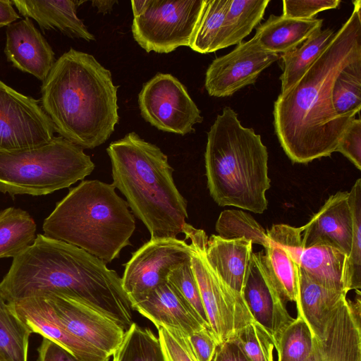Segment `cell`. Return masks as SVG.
I'll list each match as a JSON object with an SVG mask.
<instances>
[{
    "label": "cell",
    "instance_id": "cell-26",
    "mask_svg": "<svg viewBox=\"0 0 361 361\" xmlns=\"http://www.w3.org/2000/svg\"><path fill=\"white\" fill-rule=\"evenodd\" d=\"M347 255L332 246L316 244L304 248L299 267L323 287L345 292L344 277Z\"/></svg>",
    "mask_w": 361,
    "mask_h": 361
},
{
    "label": "cell",
    "instance_id": "cell-31",
    "mask_svg": "<svg viewBox=\"0 0 361 361\" xmlns=\"http://www.w3.org/2000/svg\"><path fill=\"white\" fill-rule=\"evenodd\" d=\"M31 334L0 293V361H27Z\"/></svg>",
    "mask_w": 361,
    "mask_h": 361
},
{
    "label": "cell",
    "instance_id": "cell-3",
    "mask_svg": "<svg viewBox=\"0 0 361 361\" xmlns=\"http://www.w3.org/2000/svg\"><path fill=\"white\" fill-rule=\"evenodd\" d=\"M118 87L94 56L71 48L42 82L39 102L55 132L82 149H94L118 122Z\"/></svg>",
    "mask_w": 361,
    "mask_h": 361
},
{
    "label": "cell",
    "instance_id": "cell-21",
    "mask_svg": "<svg viewBox=\"0 0 361 361\" xmlns=\"http://www.w3.org/2000/svg\"><path fill=\"white\" fill-rule=\"evenodd\" d=\"M130 305L149 319L157 329L160 326L172 328L188 336L204 327L168 281L131 302Z\"/></svg>",
    "mask_w": 361,
    "mask_h": 361
},
{
    "label": "cell",
    "instance_id": "cell-43",
    "mask_svg": "<svg viewBox=\"0 0 361 361\" xmlns=\"http://www.w3.org/2000/svg\"><path fill=\"white\" fill-rule=\"evenodd\" d=\"M38 353L37 361H81L61 345L46 338H43Z\"/></svg>",
    "mask_w": 361,
    "mask_h": 361
},
{
    "label": "cell",
    "instance_id": "cell-20",
    "mask_svg": "<svg viewBox=\"0 0 361 361\" xmlns=\"http://www.w3.org/2000/svg\"><path fill=\"white\" fill-rule=\"evenodd\" d=\"M302 228L304 248L324 244L338 249L348 257L353 234L348 192H338L331 195Z\"/></svg>",
    "mask_w": 361,
    "mask_h": 361
},
{
    "label": "cell",
    "instance_id": "cell-41",
    "mask_svg": "<svg viewBox=\"0 0 361 361\" xmlns=\"http://www.w3.org/2000/svg\"><path fill=\"white\" fill-rule=\"evenodd\" d=\"M336 152L348 159L361 170V120L354 118L340 140Z\"/></svg>",
    "mask_w": 361,
    "mask_h": 361
},
{
    "label": "cell",
    "instance_id": "cell-23",
    "mask_svg": "<svg viewBox=\"0 0 361 361\" xmlns=\"http://www.w3.org/2000/svg\"><path fill=\"white\" fill-rule=\"evenodd\" d=\"M252 253V243L245 238L225 239L212 235L206 257L218 276L235 292L241 294Z\"/></svg>",
    "mask_w": 361,
    "mask_h": 361
},
{
    "label": "cell",
    "instance_id": "cell-16",
    "mask_svg": "<svg viewBox=\"0 0 361 361\" xmlns=\"http://www.w3.org/2000/svg\"><path fill=\"white\" fill-rule=\"evenodd\" d=\"M302 226L274 224L267 231L264 259L276 287L286 301H298V267L304 249Z\"/></svg>",
    "mask_w": 361,
    "mask_h": 361
},
{
    "label": "cell",
    "instance_id": "cell-12",
    "mask_svg": "<svg viewBox=\"0 0 361 361\" xmlns=\"http://www.w3.org/2000/svg\"><path fill=\"white\" fill-rule=\"evenodd\" d=\"M185 240L150 238L125 264L122 288L130 302L168 281L170 272L191 258Z\"/></svg>",
    "mask_w": 361,
    "mask_h": 361
},
{
    "label": "cell",
    "instance_id": "cell-4",
    "mask_svg": "<svg viewBox=\"0 0 361 361\" xmlns=\"http://www.w3.org/2000/svg\"><path fill=\"white\" fill-rule=\"evenodd\" d=\"M113 185L126 198L151 238H176L183 233L188 203L178 190L167 156L136 133L110 143L106 149Z\"/></svg>",
    "mask_w": 361,
    "mask_h": 361
},
{
    "label": "cell",
    "instance_id": "cell-5",
    "mask_svg": "<svg viewBox=\"0 0 361 361\" xmlns=\"http://www.w3.org/2000/svg\"><path fill=\"white\" fill-rule=\"evenodd\" d=\"M207 188L221 207L262 214L270 188L268 152L261 135L243 126L229 106L218 114L207 133L204 153Z\"/></svg>",
    "mask_w": 361,
    "mask_h": 361
},
{
    "label": "cell",
    "instance_id": "cell-27",
    "mask_svg": "<svg viewBox=\"0 0 361 361\" xmlns=\"http://www.w3.org/2000/svg\"><path fill=\"white\" fill-rule=\"evenodd\" d=\"M335 31L320 29L294 50L281 54L283 73L280 76L281 92L292 87L307 71L333 39Z\"/></svg>",
    "mask_w": 361,
    "mask_h": 361
},
{
    "label": "cell",
    "instance_id": "cell-35",
    "mask_svg": "<svg viewBox=\"0 0 361 361\" xmlns=\"http://www.w3.org/2000/svg\"><path fill=\"white\" fill-rule=\"evenodd\" d=\"M218 235L225 239L245 238L264 248L268 245L267 231L249 214L240 210L223 211L216 223Z\"/></svg>",
    "mask_w": 361,
    "mask_h": 361
},
{
    "label": "cell",
    "instance_id": "cell-11",
    "mask_svg": "<svg viewBox=\"0 0 361 361\" xmlns=\"http://www.w3.org/2000/svg\"><path fill=\"white\" fill-rule=\"evenodd\" d=\"M54 127L39 100L0 80V152L38 147L54 137Z\"/></svg>",
    "mask_w": 361,
    "mask_h": 361
},
{
    "label": "cell",
    "instance_id": "cell-17",
    "mask_svg": "<svg viewBox=\"0 0 361 361\" xmlns=\"http://www.w3.org/2000/svg\"><path fill=\"white\" fill-rule=\"evenodd\" d=\"M360 317L353 312L346 297L331 312L321 338L313 336L305 361H361Z\"/></svg>",
    "mask_w": 361,
    "mask_h": 361
},
{
    "label": "cell",
    "instance_id": "cell-38",
    "mask_svg": "<svg viewBox=\"0 0 361 361\" xmlns=\"http://www.w3.org/2000/svg\"><path fill=\"white\" fill-rule=\"evenodd\" d=\"M168 282L180 294L201 324L209 329L190 259L173 269L168 276Z\"/></svg>",
    "mask_w": 361,
    "mask_h": 361
},
{
    "label": "cell",
    "instance_id": "cell-22",
    "mask_svg": "<svg viewBox=\"0 0 361 361\" xmlns=\"http://www.w3.org/2000/svg\"><path fill=\"white\" fill-rule=\"evenodd\" d=\"M12 4L25 18L34 19L44 30H54L71 38L87 42L94 36L77 16V7L84 3L75 0H13Z\"/></svg>",
    "mask_w": 361,
    "mask_h": 361
},
{
    "label": "cell",
    "instance_id": "cell-1",
    "mask_svg": "<svg viewBox=\"0 0 361 361\" xmlns=\"http://www.w3.org/2000/svg\"><path fill=\"white\" fill-rule=\"evenodd\" d=\"M323 52L274 104L275 133L288 157L307 164L336 152L353 120L336 113L332 87L341 71L361 59V1Z\"/></svg>",
    "mask_w": 361,
    "mask_h": 361
},
{
    "label": "cell",
    "instance_id": "cell-39",
    "mask_svg": "<svg viewBox=\"0 0 361 361\" xmlns=\"http://www.w3.org/2000/svg\"><path fill=\"white\" fill-rule=\"evenodd\" d=\"M157 330L164 361H197L187 336L176 329L165 326H160Z\"/></svg>",
    "mask_w": 361,
    "mask_h": 361
},
{
    "label": "cell",
    "instance_id": "cell-9",
    "mask_svg": "<svg viewBox=\"0 0 361 361\" xmlns=\"http://www.w3.org/2000/svg\"><path fill=\"white\" fill-rule=\"evenodd\" d=\"M204 0L131 1L134 39L147 52L189 47Z\"/></svg>",
    "mask_w": 361,
    "mask_h": 361
},
{
    "label": "cell",
    "instance_id": "cell-32",
    "mask_svg": "<svg viewBox=\"0 0 361 361\" xmlns=\"http://www.w3.org/2000/svg\"><path fill=\"white\" fill-rule=\"evenodd\" d=\"M334 110L341 117L353 120L361 108V59L345 67L332 87Z\"/></svg>",
    "mask_w": 361,
    "mask_h": 361
},
{
    "label": "cell",
    "instance_id": "cell-40",
    "mask_svg": "<svg viewBox=\"0 0 361 361\" xmlns=\"http://www.w3.org/2000/svg\"><path fill=\"white\" fill-rule=\"evenodd\" d=\"M340 0H283V16L291 18L310 20L319 12L336 8Z\"/></svg>",
    "mask_w": 361,
    "mask_h": 361
},
{
    "label": "cell",
    "instance_id": "cell-14",
    "mask_svg": "<svg viewBox=\"0 0 361 361\" xmlns=\"http://www.w3.org/2000/svg\"><path fill=\"white\" fill-rule=\"evenodd\" d=\"M241 295L254 319L272 337L274 346L292 317L267 266L263 252H253Z\"/></svg>",
    "mask_w": 361,
    "mask_h": 361
},
{
    "label": "cell",
    "instance_id": "cell-10",
    "mask_svg": "<svg viewBox=\"0 0 361 361\" xmlns=\"http://www.w3.org/2000/svg\"><path fill=\"white\" fill-rule=\"evenodd\" d=\"M138 104L142 117L164 132L184 135L203 121L185 85L169 73H158L143 84Z\"/></svg>",
    "mask_w": 361,
    "mask_h": 361
},
{
    "label": "cell",
    "instance_id": "cell-46",
    "mask_svg": "<svg viewBox=\"0 0 361 361\" xmlns=\"http://www.w3.org/2000/svg\"><path fill=\"white\" fill-rule=\"evenodd\" d=\"M117 3L115 0H94L92 1V6L95 7L99 13L106 14L112 11L114 5Z\"/></svg>",
    "mask_w": 361,
    "mask_h": 361
},
{
    "label": "cell",
    "instance_id": "cell-45",
    "mask_svg": "<svg viewBox=\"0 0 361 361\" xmlns=\"http://www.w3.org/2000/svg\"><path fill=\"white\" fill-rule=\"evenodd\" d=\"M20 18L10 0H0V27L8 26Z\"/></svg>",
    "mask_w": 361,
    "mask_h": 361
},
{
    "label": "cell",
    "instance_id": "cell-6",
    "mask_svg": "<svg viewBox=\"0 0 361 361\" xmlns=\"http://www.w3.org/2000/svg\"><path fill=\"white\" fill-rule=\"evenodd\" d=\"M42 228L45 236L78 247L107 264L131 245L135 220L113 184L89 180L69 190Z\"/></svg>",
    "mask_w": 361,
    "mask_h": 361
},
{
    "label": "cell",
    "instance_id": "cell-29",
    "mask_svg": "<svg viewBox=\"0 0 361 361\" xmlns=\"http://www.w3.org/2000/svg\"><path fill=\"white\" fill-rule=\"evenodd\" d=\"M36 224L25 211L8 207L0 212V259L15 257L35 240Z\"/></svg>",
    "mask_w": 361,
    "mask_h": 361
},
{
    "label": "cell",
    "instance_id": "cell-7",
    "mask_svg": "<svg viewBox=\"0 0 361 361\" xmlns=\"http://www.w3.org/2000/svg\"><path fill=\"white\" fill-rule=\"evenodd\" d=\"M94 164L83 149L61 136L20 151L0 152V191L34 196L52 193L83 180Z\"/></svg>",
    "mask_w": 361,
    "mask_h": 361
},
{
    "label": "cell",
    "instance_id": "cell-13",
    "mask_svg": "<svg viewBox=\"0 0 361 361\" xmlns=\"http://www.w3.org/2000/svg\"><path fill=\"white\" fill-rule=\"evenodd\" d=\"M279 58V54L264 50L254 36L211 63L205 74V88L212 97L231 96L255 84L261 73Z\"/></svg>",
    "mask_w": 361,
    "mask_h": 361
},
{
    "label": "cell",
    "instance_id": "cell-34",
    "mask_svg": "<svg viewBox=\"0 0 361 361\" xmlns=\"http://www.w3.org/2000/svg\"><path fill=\"white\" fill-rule=\"evenodd\" d=\"M348 202L352 214L353 234L350 252L346 259L345 292L361 288V178H358L350 192Z\"/></svg>",
    "mask_w": 361,
    "mask_h": 361
},
{
    "label": "cell",
    "instance_id": "cell-37",
    "mask_svg": "<svg viewBox=\"0 0 361 361\" xmlns=\"http://www.w3.org/2000/svg\"><path fill=\"white\" fill-rule=\"evenodd\" d=\"M246 361H274V343L271 335L252 322L240 329L232 339Z\"/></svg>",
    "mask_w": 361,
    "mask_h": 361
},
{
    "label": "cell",
    "instance_id": "cell-28",
    "mask_svg": "<svg viewBox=\"0 0 361 361\" xmlns=\"http://www.w3.org/2000/svg\"><path fill=\"white\" fill-rule=\"evenodd\" d=\"M269 0H230L220 49L238 45L263 18Z\"/></svg>",
    "mask_w": 361,
    "mask_h": 361
},
{
    "label": "cell",
    "instance_id": "cell-19",
    "mask_svg": "<svg viewBox=\"0 0 361 361\" xmlns=\"http://www.w3.org/2000/svg\"><path fill=\"white\" fill-rule=\"evenodd\" d=\"M6 35L7 61L43 82L56 62L55 54L32 20L25 18L8 25Z\"/></svg>",
    "mask_w": 361,
    "mask_h": 361
},
{
    "label": "cell",
    "instance_id": "cell-2",
    "mask_svg": "<svg viewBox=\"0 0 361 361\" xmlns=\"http://www.w3.org/2000/svg\"><path fill=\"white\" fill-rule=\"evenodd\" d=\"M7 302L49 294L65 296L100 312L127 331L130 302L117 272L83 250L39 234L13 258L0 282Z\"/></svg>",
    "mask_w": 361,
    "mask_h": 361
},
{
    "label": "cell",
    "instance_id": "cell-42",
    "mask_svg": "<svg viewBox=\"0 0 361 361\" xmlns=\"http://www.w3.org/2000/svg\"><path fill=\"white\" fill-rule=\"evenodd\" d=\"M187 338L197 361H211L218 344L209 328L204 327Z\"/></svg>",
    "mask_w": 361,
    "mask_h": 361
},
{
    "label": "cell",
    "instance_id": "cell-36",
    "mask_svg": "<svg viewBox=\"0 0 361 361\" xmlns=\"http://www.w3.org/2000/svg\"><path fill=\"white\" fill-rule=\"evenodd\" d=\"M312 338L307 323L297 316L283 331L275 345L278 361H305L311 353Z\"/></svg>",
    "mask_w": 361,
    "mask_h": 361
},
{
    "label": "cell",
    "instance_id": "cell-15",
    "mask_svg": "<svg viewBox=\"0 0 361 361\" xmlns=\"http://www.w3.org/2000/svg\"><path fill=\"white\" fill-rule=\"evenodd\" d=\"M55 314L73 336L110 357L121 345L125 330L100 312L73 299L46 295Z\"/></svg>",
    "mask_w": 361,
    "mask_h": 361
},
{
    "label": "cell",
    "instance_id": "cell-24",
    "mask_svg": "<svg viewBox=\"0 0 361 361\" xmlns=\"http://www.w3.org/2000/svg\"><path fill=\"white\" fill-rule=\"evenodd\" d=\"M323 20L295 19L271 14L256 28L255 37L266 51L286 54L299 47L309 37L322 29Z\"/></svg>",
    "mask_w": 361,
    "mask_h": 361
},
{
    "label": "cell",
    "instance_id": "cell-44",
    "mask_svg": "<svg viewBox=\"0 0 361 361\" xmlns=\"http://www.w3.org/2000/svg\"><path fill=\"white\" fill-rule=\"evenodd\" d=\"M211 361H246L237 344L227 341L217 345Z\"/></svg>",
    "mask_w": 361,
    "mask_h": 361
},
{
    "label": "cell",
    "instance_id": "cell-18",
    "mask_svg": "<svg viewBox=\"0 0 361 361\" xmlns=\"http://www.w3.org/2000/svg\"><path fill=\"white\" fill-rule=\"evenodd\" d=\"M8 303L31 333L40 334L61 345L81 361H109V357L105 354L69 333L45 298L35 297Z\"/></svg>",
    "mask_w": 361,
    "mask_h": 361
},
{
    "label": "cell",
    "instance_id": "cell-8",
    "mask_svg": "<svg viewBox=\"0 0 361 361\" xmlns=\"http://www.w3.org/2000/svg\"><path fill=\"white\" fill-rule=\"evenodd\" d=\"M183 233L190 240L191 265L210 331L218 345L232 340L240 329L255 321L242 295L232 290L209 264L206 233L188 223Z\"/></svg>",
    "mask_w": 361,
    "mask_h": 361
},
{
    "label": "cell",
    "instance_id": "cell-25",
    "mask_svg": "<svg viewBox=\"0 0 361 361\" xmlns=\"http://www.w3.org/2000/svg\"><path fill=\"white\" fill-rule=\"evenodd\" d=\"M346 295L322 286L298 267L297 316L305 320L313 336H323L331 312Z\"/></svg>",
    "mask_w": 361,
    "mask_h": 361
},
{
    "label": "cell",
    "instance_id": "cell-33",
    "mask_svg": "<svg viewBox=\"0 0 361 361\" xmlns=\"http://www.w3.org/2000/svg\"><path fill=\"white\" fill-rule=\"evenodd\" d=\"M112 361H164L159 338L149 329L133 323L112 355Z\"/></svg>",
    "mask_w": 361,
    "mask_h": 361
},
{
    "label": "cell",
    "instance_id": "cell-30",
    "mask_svg": "<svg viewBox=\"0 0 361 361\" xmlns=\"http://www.w3.org/2000/svg\"><path fill=\"white\" fill-rule=\"evenodd\" d=\"M230 0H204L189 47L200 54L220 49L224 18Z\"/></svg>",
    "mask_w": 361,
    "mask_h": 361
}]
</instances>
